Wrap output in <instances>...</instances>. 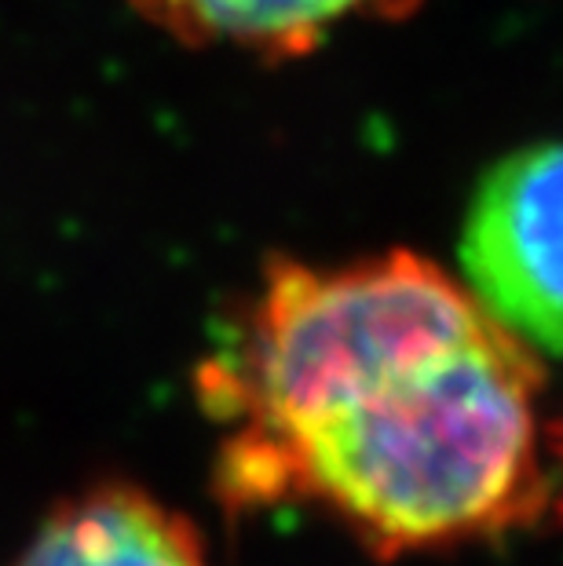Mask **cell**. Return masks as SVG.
Listing matches in <instances>:
<instances>
[{
	"label": "cell",
	"instance_id": "cell-4",
	"mask_svg": "<svg viewBox=\"0 0 563 566\" xmlns=\"http://www.w3.org/2000/svg\"><path fill=\"white\" fill-rule=\"evenodd\" d=\"M128 4L184 44L285 59L311 52L352 22L403 15L417 0H128Z\"/></svg>",
	"mask_w": 563,
	"mask_h": 566
},
{
	"label": "cell",
	"instance_id": "cell-3",
	"mask_svg": "<svg viewBox=\"0 0 563 566\" xmlns=\"http://www.w3.org/2000/svg\"><path fill=\"white\" fill-rule=\"evenodd\" d=\"M8 566H212L206 541L169 504L136 486L66 497Z\"/></svg>",
	"mask_w": 563,
	"mask_h": 566
},
{
	"label": "cell",
	"instance_id": "cell-2",
	"mask_svg": "<svg viewBox=\"0 0 563 566\" xmlns=\"http://www.w3.org/2000/svg\"><path fill=\"white\" fill-rule=\"evenodd\" d=\"M461 268L501 329L534 355H563V143L523 147L483 176Z\"/></svg>",
	"mask_w": 563,
	"mask_h": 566
},
{
	"label": "cell",
	"instance_id": "cell-1",
	"mask_svg": "<svg viewBox=\"0 0 563 566\" xmlns=\"http://www.w3.org/2000/svg\"><path fill=\"white\" fill-rule=\"evenodd\" d=\"M198 388L227 504H315L380 556L498 537L549 497L538 355L414 252L271 263Z\"/></svg>",
	"mask_w": 563,
	"mask_h": 566
},
{
	"label": "cell",
	"instance_id": "cell-5",
	"mask_svg": "<svg viewBox=\"0 0 563 566\" xmlns=\"http://www.w3.org/2000/svg\"><path fill=\"white\" fill-rule=\"evenodd\" d=\"M553 461H556V475H560V512H563V420L553 431Z\"/></svg>",
	"mask_w": 563,
	"mask_h": 566
}]
</instances>
